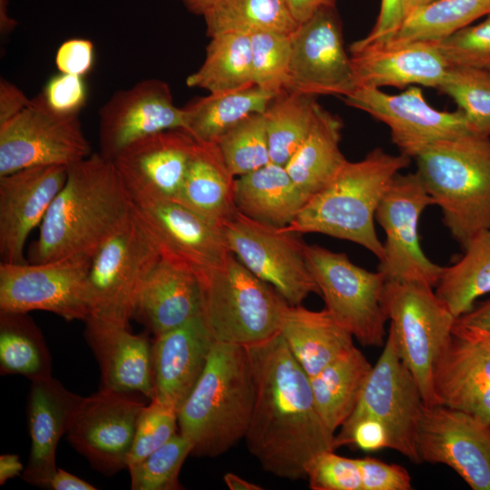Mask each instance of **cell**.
<instances>
[{"mask_svg":"<svg viewBox=\"0 0 490 490\" xmlns=\"http://www.w3.org/2000/svg\"><path fill=\"white\" fill-rule=\"evenodd\" d=\"M234 201L238 211L246 217L284 228L294 220L309 199L285 166L270 162L236 177Z\"/></svg>","mask_w":490,"mask_h":490,"instance_id":"cell-30","label":"cell"},{"mask_svg":"<svg viewBox=\"0 0 490 490\" xmlns=\"http://www.w3.org/2000/svg\"><path fill=\"white\" fill-rule=\"evenodd\" d=\"M342 99L348 106L384 122L390 130L393 143L409 158H416L436 142L471 133L459 109L446 112L433 108L416 86L398 94L358 86Z\"/></svg>","mask_w":490,"mask_h":490,"instance_id":"cell-16","label":"cell"},{"mask_svg":"<svg viewBox=\"0 0 490 490\" xmlns=\"http://www.w3.org/2000/svg\"><path fill=\"white\" fill-rule=\"evenodd\" d=\"M223 480L230 490H261L262 487L257 484L250 482L242 477L233 474L227 473Z\"/></svg>","mask_w":490,"mask_h":490,"instance_id":"cell-58","label":"cell"},{"mask_svg":"<svg viewBox=\"0 0 490 490\" xmlns=\"http://www.w3.org/2000/svg\"><path fill=\"white\" fill-rule=\"evenodd\" d=\"M82 399L52 376L32 381L27 403L31 451L23 472L24 481L49 489L57 471V445L67 434Z\"/></svg>","mask_w":490,"mask_h":490,"instance_id":"cell-25","label":"cell"},{"mask_svg":"<svg viewBox=\"0 0 490 490\" xmlns=\"http://www.w3.org/2000/svg\"><path fill=\"white\" fill-rule=\"evenodd\" d=\"M197 141L182 129L142 137L113 160L132 199L176 200Z\"/></svg>","mask_w":490,"mask_h":490,"instance_id":"cell-21","label":"cell"},{"mask_svg":"<svg viewBox=\"0 0 490 490\" xmlns=\"http://www.w3.org/2000/svg\"><path fill=\"white\" fill-rule=\"evenodd\" d=\"M453 333L479 342L490 348V330L458 325L455 322Z\"/></svg>","mask_w":490,"mask_h":490,"instance_id":"cell-57","label":"cell"},{"mask_svg":"<svg viewBox=\"0 0 490 490\" xmlns=\"http://www.w3.org/2000/svg\"><path fill=\"white\" fill-rule=\"evenodd\" d=\"M67 166L25 168L0 177L1 261L25 263L24 245L67 177Z\"/></svg>","mask_w":490,"mask_h":490,"instance_id":"cell-22","label":"cell"},{"mask_svg":"<svg viewBox=\"0 0 490 490\" xmlns=\"http://www.w3.org/2000/svg\"><path fill=\"white\" fill-rule=\"evenodd\" d=\"M306 479L313 490H362V480L356 458L334 453L317 454L308 464Z\"/></svg>","mask_w":490,"mask_h":490,"instance_id":"cell-47","label":"cell"},{"mask_svg":"<svg viewBox=\"0 0 490 490\" xmlns=\"http://www.w3.org/2000/svg\"><path fill=\"white\" fill-rule=\"evenodd\" d=\"M456 323L490 330V299L477 305L456 319Z\"/></svg>","mask_w":490,"mask_h":490,"instance_id":"cell-54","label":"cell"},{"mask_svg":"<svg viewBox=\"0 0 490 490\" xmlns=\"http://www.w3.org/2000/svg\"><path fill=\"white\" fill-rule=\"evenodd\" d=\"M192 446L176 433L167 443L140 463L128 468L133 490H179L182 464L191 455Z\"/></svg>","mask_w":490,"mask_h":490,"instance_id":"cell-43","label":"cell"},{"mask_svg":"<svg viewBox=\"0 0 490 490\" xmlns=\"http://www.w3.org/2000/svg\"><path fill=\"white\" fill-rule=\"evenodd\" d=\"M200 282L201 316L215 342L247 347L279 334L288 302L232 252Z\"/></svg>","mask_w":490,"mask_h":490,"instance_id":"cell-6","label":"cell"},{"mask_svg":"<svg viewBox=\"0 0 490 490\" xmlns=\"http://www.w3.org/2000/svg\"><path fill=\"white\" fill-rule=\"evenodd\" d=\"M438 91L457 103L472 134L490 136V71L451 66Z\"/></svg>","mask_w":490,"mask_h":490,"instance_id":"cell-42","label":"cell"},{"mask_svg":"<svg viewBox=\"0 0 490 490\" xmlns=\"http://www.w3.org/2000/svg\"><path fill=\"white\" fill-rule=\"evenodd\" d=\"M464 249L455 264L445 267L435 291L456 318L490 293V228L475 234Z\"/></svg>","mask_w":490,"mask_h":490,"instance_id":"cell-36","label":"cell"},{"mask_svg":"<svg viewBox=\"0 0 490 490\" xmlns=\"http://www.w3.org/2000/svg\"><path fill=\"white\" fill-rule=\"evenodd\" d=\"M185 128L183 108L176 106L164 81L142 80L116 91L99 110L100 154L113 161L142 137Z\"/></svg>","mask_w":490,"mask_h":490,"instance_id":"cell-20","label":"cell"},{"mask_svg":"<svg viewBox=\"0 0 490 490\" xmlns=\"http://www.w3.org/2000/svg\"><path fill=\"white\" fill-rule=\"evenodd\" d=\"M235 176L255 171L270 162L269 140L263 113L244 118L215 142Z\"/></svg>","mask_w":490,"mask_h":490,"instance_id":"cell-41","label":"cell"},{"mask_svg":"<svg viewBox=\"0 0 490 490\" xmlns=\"http://www.w3.org/2000/svg\"><path fill=\"white\" fill-rule=\"evenodd\" d=\"M144 406L132 393L101 388L83 397L67 439L93 468L104 475H113L127 468L138 418Z\"/></svg>","mask_w":490,"mask_h":490,"instance_id":"cell-18","label":"cell"},{"mask_svg":"<svg viewBox=\"0 0 490 490\" xmlns=\"http://www.w3.org/2000/svg\"><path fill=\"white\" fill-rule=\"evenodd\" d=\"M132 211L161 257L199 279L218 268L230 252L222 227L181 202L166 198L132 199Z\"/></svg>","mask_w":490,"mask_h":490,"instance_id":"cell-15","label":"cell"},{"mask_svg":"<svg viewBox=\"0 0 490 490\" xmlns=\"http://www.w3.org/2000/svg\"><path fill=\"white\" fill-rule=\"evenodd\" d=\"M305 256L325 309L360 344L384 346L388 318L383 274L354 264L345 253L316 244L305 245Z\"/></svg>","mask_w":490,"mask_h":490,"instance_id":"cell-9","label":"cell"},{"mask_svg":"<svg viewBox=\"0 0 490 490\" xmlns=\"http://www.w3.org/2000/svg\"><path fill=\"white\" fill-rule=\"evenodd\" d=\"M92 260V259H91ZM89 259L65 258L33 263H0V311L44 310L67 321L89 316Z\"/></svg>","mask_w":490,"mask_h":490,"instance_id":"cell-14","label":"cell"},{"mask_svg":"<svg viewBox=\"0 0 490 490\" xmlns=\"http://www.w3.org/2000/svg\"><path fill=\"white\" fill-rule=\"evenodd\" d=\"M362 490H410L411 476L403 466L387 464L369 456L356 458Z\"/></svg>","mask_w":490,"mask_h":490,"instance_id":"cell-49","label":"cell"},{"mask_svg":"<svg viewBox=\"0 0 490 490\" xmlns=\"http://www.w3.org/2000/svg\"><path fill=\"white\" fill-rule=\"evenodd\" d=\"M432 42L451 66L490 71V14L477 24Z\"/></svg>","mask_w":490,"mask_h":490,"instance_id":"cell-46","label":"cell"},{"mask_svg":"<svg viewBox=\"0 0 490 490\" xmlns=\"http://www.w3.org/2000/svg\"><path fill=\"white\" fill-rule=\"evenodd\" d=\"M180 1L190 12L196 15H203L208 12L219 0H177Z\"/></svg>","mask_w":490,"mask_h":490,"instance_id":"cell-60","label":"cell"},{"mask_svg":"<svg viewBox=\"0 0 490 490\" xmlns=\"http://www.w3.org/2000/svg\"><path fill=\"white\" fill-rule=\"evenodd\" d=\"M438 404L490 426V348L452 332L433 371Z\"/></svg>","mask_w":490,"mask_h":490,"instance_id":"cell-24","label":"cell"},{"mask_svg":"<svg viewBox=\"0 0 490 490\" xmlns=\"http://www.w3.org/2000/svg\"><path fill=\"white\" fill-rule=\"evenodd\" d=\"M254 83L274 94L287 90L291 34L260 32L250 35Z\"/></svg>","mask_w":490,"mask_h":490,"instance_id":"cell-44","label":"cell"},{"mask_svg":"<svg viewBox=\"0 0 490 490\" xmlns=\"http://www.w3.org/2000/svg\"><path fill=\"white\" fill-rule=\"evenodd\" d=\"M213 343L201 315L156 336L152 344L153 398L179 411L202 375Z\"/></svg>","mask_w":490,"mask_h":490,"instance_id":"cell-26","label":"cell"},{"mask_svg":"<svg viewBox=\"0 0 490 490\" xmlns=\"http://www.w3.org/2000/svg\"><path fill=\"white\" fill-rule=\"evenodd\" d=\"M86 86L82 76L60 73L53 76L41 93L46 104L54 112L78 114L86 101Z\"/></svg>","mask_w":490,"mask_h":490,"instance_id":"cell-48","label":"cell"},{"mask_svg":"<svg viewBox=\"0 0 490 490\" xmlns=\"http://www.w3.org/2000/svg\"><path fill=\"white\" fill-rule=\"evenodd\" d=\"M49 489L53 490H95L93 485L83 479L57 468L56 473L51 479Z\"/></svg>","mask_w":490,"mask_h":490,"instance_id":"cell-55","label":"cell"},{"mask_svg":"<svg viewBox=\"0 0 490 490\" xmlns=\"http://www.w3.org/2000/svg\"><path fill=\"white\" fill-rule=\"evenodd\" d=\"M132 201L113 161L100 153L71 165L29 251L30 262L91 260L132 214Z\"/></svg>","mask_w":490,"mask_h":490,"instance_id":"cell-2","label":"cell"},{"mask_svg":"<svg viewBox=\"0 0 490 490\" xmlns=\"http://www.w3.org/2000/svg\"><path fill=\"white\" fill-rule=\"evenodd\" d=\"M371 369L364 354L353 347L309 377L317 409L332 432L354 411Z\"/></svg>","mask_w":490,"mask_h":490,"instance_id":"cell-33","label":"cell"},{"mask_svg":"<svg viewBox=\"0 0 490 490\" xmlns=\"http://www.w3.org/2000/svg\"><path fill=\"white\" fill-rule=\"evenodd\" d=\"M24 466L17 455L4 454L0 456V485L5 484L24 472Z\"/></svg>","mask_w":490,"mask_h":490,"instance_id":"cell-56","label":"cell"},{"mask_svg":"<svg viewBox=\"0 0 490 490\" xmlns=\"http://www.w3.org/2000/svg\"><path fill=\"white\" fill-rule=\"evenodd\" d=\"M178 426V410L156 398L145 405L138 418L127 468L140 463L167 443Z\"/></svg>","mask_w":490,"mask_h":490,"instance_id":"cell-45","label":"cell"},{"mask_svg":"<svg viewBox=\"0 0 490 490\" xmlns=\"http://www.w3.org/2000/svg\"><path fill=\"white\" fill-rule=\"evenodd\" d=\"M0 371L31 381L52 376L48 347L27 313L0 311Z\"/></svg>","mask_w":490,"mask_h":490,"instance_id":"cell-38","label":"cell"},{"mask_svg":"<svg viewBox=\"0 0 490 490\" xmlns=\"http://www.w3.org/2000/svg\"><path fill=\"white\" fill-rule=\"evenodd\" d=\"M200 68L186 84L220 93L254 86L250 37L243 34H220L210 37Z\"/></svg>","mask_w":490,"mask_h":490,"instance_id":"cell-35","label":"cell"},{"mask_svg":"<svg viewBox=\"0 0 490 490\" xmlns=\"http://www.w3.org/2000/svg\"><path fill=\"white\" fill-rule=\"evenodd\" d=\"M8 0H0V33L8 35L16 26V22L7 14Z\"/></svg>","mask_w":490,"mask_h":490,"instance_id":"cell-59","label":"cell"},{"mask_svg":"<svg viewBox=\"0 0 490 490\" xmlns=\"http://www.w3.org/2000/svg\"><path fill=\"white\" fill-rule=\"evenodd\" d=\"M279 333L309 377L355 347L353 336L326 309L288 304Z\"/></svg>","mask_w":490,"mask_h":490,"instance_id":"cell-29","label":"cell"},{"mask_svg":"<svg viewBox=\"0 0 490 490\" xmlns=\"http://www.w3.org/2000/svg\"><path fill=\"white\" fill-rule=\"evenodd\" d=\"M161 258L132 211L91 260L86 281L89 317L129 327L142 289Z\"/></svg>","mask_w":490,"mask_h":490,"instance_id":"cell-7","label":"cell"},{"mask_svg":"<svg viewBox=\"0 0 490 490\" xmlns=\"http://www.w3.org/2000/svg\"><path fill=\"white\" fill-rule=\"evenodd\" d=\"M341 120L318 106L313 126L285 168L309 200L336 177L348 160L340 150Z\"/></svg>","mask_w":490,"mask_h":490,"instance_id":"cell-32","label":"cell"},{"mask_svg":"<svg viewBox=\"0 0 490 490\" xmlns=\"http://www.w3.org/2000/svg\"><path fill=\"white\" fill-rule=\"evenodd\" d=\"M409 163V157L389 154L381 148H375L358 162L348 161L285 228L352 241L381 260L384 244L376 232V211L393 178Z\"/></svg>","mask_w":490,"mask_h":490,"instance_id":"cell-4","label":"cell"},{"mask_svg":"<svg viewBox=\"0 0 490 490\" xmlns=\"http://www.w3.org/2000/svg\"><path fill=\"white\" fill-rule=\"evenodd\" d=\"M349 52L357 87L417 84L438 90L451 68L432 41L387 43Z\"/></svg>","mask_w":490,"mask_h":490,"instance_id":"cell-23","label":"cell"},{"mask_svg":"<svg viewBox=\"0 0 490 490\" xmlns=\"http://www.w3.org/2000/svg\"><path fill=\"white\" fill-rule=\"evenodd\" d=\"M84 338L96 358L101 388L154 397L152 345L129 327L89 317Z\"/></svg>","mask_w":490,"mask_h":490,"instance_id":"cell-27","label":"cell"},{"mask_svg":"<svg viewBox=\"0 0 490 490\" xmlns=\"http://www.w3.org/2000/svg\"><path fill=\"white\" fill-rule=\"evenodd\" d=\"M94 47L92 41L73 38L64 41L58 48L55 64L60 73L84 76L93 67Z\"/></svg>","mask_w":490,"mask_h":490,"instance_id":"cell-51","label":"cell"},{"mask_svg":"<svg viewBox=\"0 0 490 490\" xmlns=\"http://www.w3.org/2000/svg\"><path fill=\"white\" fill-rule=\"evenodd\" d=\"M32 99L15 84L1 77L0 79V124H3L27 107Z\"/></svg>","mask_w":490,"mask_h":490,"instance_id":"cell-52","label":"cell"},{"mask_svg":"<svg viewBox=\"0 0 490 490\" xmlns=\"http://www.w3.org/2000/svg\"><path fill=\"white\" fill-rule=\"evenodd\" d=\"M434 204L418 173H397L386 190L376 211L384 230V257L377 270L387 281L416 282L435 288L445 267L424 253L418 235L423 211Z\"/></svg>","mask_w":490,"mask_h":490,"instance_id":"cell-12","label":"cell"},{"mask_svg":"<svg viewBox=\"0 0 490 490\" xmlns=\"http://www.w3.org/2000/svg\"><path fill=\"white\" fill-rule=\"evenodd\" d=\"M406 0H381L377 21L364 38L351 44L349 50L377 46L390 42L405 20Z\"/></svg>","mask_w":490,"mask_h":490,"instance_id":"cell-50","label":"cell"},{"mask_svg":"<svg viewBox=\"0 0 490 490\" xmlns=\"http://www.w3.org/2000/svg\"><path fill=\"white\" fill-rule=\"evenodd\" d=\"M78 114L52 110L42 94L0 124V177L35 166H71L92 154Z\"/></svg>","mask_w":490,"mask_h":490,"instance_id":"cell-13","label":"cell"},{"mask_svg":"<svg viewBox=\"0 0 490 490\" xmlns=\"http://www.w3.org/2000/svg\"><path fill=\"white\" fill-rule=\"evenodd\" d=\"M488 14L490 0H436L407 16L388 43L440 40Z\"/></svg>","mask_w":490,"mask_h":490,"instance_id":"cell-40","label":"cell"},{"mask_svg":"<svg viewBox=\"0 0 490 490\" xmlns=\"http://www.w3.org/2000/svg\"><path fill=\"white\" fill-rule=\"evenodd\" d=\"M277 94L257 85L195 99L183 108L185 128L197 142H216L236 123L253 113H263Z\"/></svg>","mask_w":490,"mask_h":490,"instance_id":"cell-34","label":"cell"},{"mask_svg":"<svg viewBox=\"0 0 490 490\" xmlns=\"http://www.w3.org/2000/svg\"><path fill=\"white\" fill-rule=\"evenodd\" d=\"M286 2L295 20L300 24L318 10L335 7L337 0H286Z\"/></svg>","mask_w":490,"mask_h":490,"instance_id":"cell-53","label":"cell"},{"mask_svg":"<svg viewBox=\"0 0 490 490\" xmlns=\"http://www.w3.org/2000/svg\"><path fill=\"white\" fill-rule=\"evenodd\" d=\"M416 446L420 462L446 465L473 490H490V426L457 409L425 405Z\"/></svg>","mask_w":490,"mask_h":490,"instance_id":"cell-19","label":"cell"},{"mask_svg":"<svg viewBox=\"0 0 490 490\" xmlns=\"http://www.w3.org/2000/svg\"><path fill=\"white\" fill-rule=\"evenodd\" d=\"M228 249L254 275L272 286L289 305L320 295L309 270L299 235L237 213L222 226Z\"/></svg>","mask_w":490,"mask_h":490,"instance_id":"cell-11","label":"cell"},{"mask_svg":"<svg viewBox=\"0 0 490 490\" xmlns=\"http://www.w3.org/2000/svg\"><path fill=\"white\" fill-rule=\"evenodd\" d=\"M319 104L315 96L285 90L263 112L270 162L285 166L309 133Z\"/></svg>","mask_w":490,"mask_h":490,"instance_id":"cell-39","label":"cell"},{"mask_svg":"<svg viewBox=\"0 0 490 490\" xmlns=\"http://www.w3.org/2000/svg\"><path fill=\"white\" fill-rule=\"evenodd\" d=\"M247 349L253 382L244 437L249 451L266 472L306 479L309 461L336 449L334 432L317 409L309 377L279 333Z\"/></svg>","mask_w":490,"mask_h":490,"instance_id":"cell-1","label":"cell"},{"mask_svg":"<svg viewBox=\"0 0 490 490\" xmlns=\"http://www.w3.org/2000/svg\"><path fill=\"white\" fill-rule=\"evenodd\" d=\"M427 285L387 281L384 305L399 356L413 375L424 404L437 405L436 361L452 335L455 316Z\"/></svg>","mask_w":490,"mask_h":490,"instance_id":"cell-8","label":"cell"},{"mask_svg":"<svg viewBox=\"0 0 490 490\" xmlns=\"http://www.w3.org/2000/svg\"><path fill=\"white\" fill-rule=\"evenodd\" d=\"M424 407L417 383L402 361L388 328L383 351L372 366L358 402L341 429L362 419L379 422L387 434V448L419 464L416 438Z\"/></svg>","mask_w":490,"mask_h":490,"instance_id":"cell-10","label":"cell"},{"mask_svg":"<svg viewBox=\"0 0 490 490\" xmlns=\"http://www.w3.org/2000/svg\"><path fill=\"white\" fill-rule=\"evenodd\" d=\"M356 87L336 7L322 8L291 34L287 90L343 98Z\"/></svg>","mask_w":490,"mask_h":490,"instance_id":"cell-17","label":"cell"},{"mask_svg":"<svg viewBox=\"0 0 490 490\" xmlns=\"http://www.w3.org/2000/svg\"><path fill=\"white\" fill-rule=\"evenodd\" d=\"M436 0H406L405 4V18L416 9L428 5Z\"/></svg>","mask_w":490,"mask_h":490,"instance_id":"cell-61","label":"cell"},{"mask_svg":"<svg viewBox=\"0 0 490 490\" xmlns=\"http://www.w3.org/2000/svg\"><path fill=\"white\" fill-rule=\"evenodd\" d=\"M235 180L218 145L197 142L175 201L222 227L238 211L234 201Z\"/></svg>","mask_w":490,"mask_h":490,"instance_id":"cell-31","label":"cell"},{"mask_svg":"<svg viewBox=\"0 0 490 490\" xmlns=\"http://www.w3.org/2000/svg\"><path fill=\"white\" fill-rule=\"evenodd\" d=\"M416 160V172L456 241L464 247L490 228V136L439 141Z\"/></svg>","mask_w":490,"mask_h":490,"instance_id":"cell-5","label":"cell"},{"mask_svg":"<svg viewBox=\"0 0 490 490\" xmlns=\"http://www.w3.org/2000/svg\"><path fill=\"white\" fill-rule=\"evenodd\" d=\"M253 405L247 347L215 342L196 386L178 411L191 455L216 457L245 437Z\"/></svg>","mask_w":490,"mask_h":490,"instance_id":"cell-3","label":"cell"},{"mask_svg":"<svg viewBox=\"0 0 490 490\" xmlns=\"http://www.w3.org/2000/svg\"><path fill=\"white\" fill-rule=\"evenodd\" d=\"M203 18L209 37L227 33L291 34L299 25L286 0H219Z\"/></svg>","mask_w":490,"mask_h":490,"instance_id":"cell-37","label":"cell"},{"mask_svg":"<svg viewBox=\"0 0 490 490\" xmlns=\"http://www.w3.org/2000/svg\"><path fill=\"white\" fill-rule=\"evenodd\" d=\"M201 314V287L191 271L162 258L146 279L133 318L159 336Z\"/></svg>","mask_w":490,"mask_h":490,"instance_id":"cell-28","label":"cell"}]
</instances>
